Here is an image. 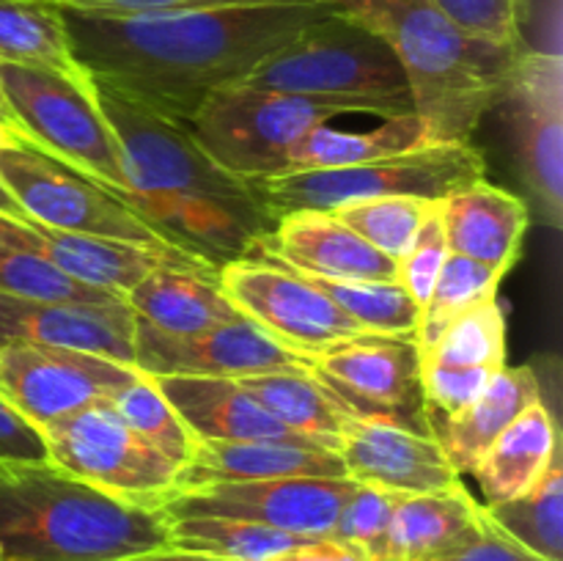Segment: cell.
Instances as JSON below:
<instances>
[{
  "instance_id": "cell-1",
  "label": "cell",
  "mask_w": 563,
  "mask_h": 561,
  "mask_svg": "<svg viewBox=\"0 0 563 561\" xmlns=\"http://www.w3.org/2000/svg\"><path fill=\"white\" fill-rule=\"evenodd\" d=\"M330 11L328 0H245L146 14L60 9V16L88 80L187 124L209 94L245 80Z\"/></svg>"
},
{
  "instance_id": "cell-2",
  "label": "cell",
  "mask_w": 563,
  "mask_h": 561,
  "mask_svg": "<svg viewBox=\"0 0 563 561\" xmlns=\"http://www.w3.org/2000/svg\"><path fill=\"white\" fill-rule=\"evenodd\" d=\"M91 91L119 141L124 193L115 198L165 245L218 273L273 231V218L253 187L209 160L185 124L97 82Z\"/></svg>"
},
{
  "instance_id": "cell-3",
  "label": "cell",
  "mask_w": 563,
  "mask_h": 561,
  "mask_svg": "<svg viewBox=\"0 0 563 561\" xmlns=\"http://www.w3.org/2000/svg\"><path fill=\"white\" fill-rule=\"evenodd\" d=\"M377 33L401 64L427 143L471 141L520 47L456 25L434 0H328Z\"/></svg>"
},
{
  "instance_id": "cell-4",
  "label": "cell",
  "mask_w": 563,
  "mask_h": 561,
  "mask_svg": "<svg viewBox=\"0 0 563 561\" xmlns=\"http://www.w3.org/2000/svg\"><path fill=\"white\" fill-rule=\"evenodd\" d=\"M168 517L60 471L0 465L3 561H121L168 548Z\"/></svg>"
},
{
  "instance_id": "cell-5",
  "label": "cell",
  "mask_w": 563,
  "mask_h": 561,
  "mask_svg": "<svg viewBox=\"0 0 563 561\" xmlns=\"http://www.w3.org/2000/svg\"><path fill=\"white\" fill-rule=\"evenodd\" d=\"M242 82L269 91L346 102L357 113H412L410 86L394 50L363 22L333 9L269 55Z\"/></svg>"
},
{
  "instance_id": "cell-6",
  "label": "cell",
  "mask_w": 563,
  "mask_h": 561,
  "mask_svg": "<svg viewBox=\"0 0 563 561\" xmlns=\"http://www.w3.org/2000/svg\"><path fill=\"white\" fill-rule=\"evenodd\" d=\"M350 113L357 110L335 99L231 82L198 105L185 130L209 160L251 185L289 170L291 148L313 127Z\"/></svg>"
},
{
  "instance_id": "cell-7",
  "label": "cell",
  "mask_w": 563,
  "mask_h": 561,
  "mask_svg": "<svg viewBox=\"0 0 563 561\" xmlns=\"http://www.w3.org/2000/svg\"><path fill=\"white\" fill-rule=\"evenodd\" d=\"M484 154L465 143H429L394 157L374 160L346 168L284 170L267 179L251 182L253 193L275 220L297 209L333 212L341 204L379 196H412L443 201L460 187L484 179Z\"/></svg>"
},
{
  "instance_id": "cell-8",
  "label": "cell",
  "mask_w": 563,
  "mask_h": 561,
  "mask_svg": "<svg viewBox=\"0 0 563 561\" xmlns=\"http://www.w3.org/2000/svg\"><path fill=\"white\" fill-rule=\"evenodd\" d=\"M0 91L27 143L91 176L113 196L124 193L119 141L93 99L91 82L0 61Z\"/></svg>"
},
{
  "instance_id": "cell-9",
  "label": "cell",
  "mask_w": 563,
  "mask_h": 561,
  "mask_svg": "<svg viewBox=\"0 0 563 561\" xmlns=\"http://www.w3.org/2000/svg\"><path fill=\"white\" fill-rule=\"evenodd\" d=\"M42 435L53 465L121 501L159 509L179 490L181 465L132 432L110 402L80 407Z\"/></svg>"
},
{
  "instance_id": "cell-10",
  "label": "cell",
  "mask_w": 563,
  "mask_h": 561,
  "mask_svg": "<svg viewBox=\"0 0 563 561\" xmlns=\"http://www.w3.org/2000/svg\"><path fill=\"white\" fill-rule=\"evenodd\" d=\"M493 108L506 127L520 179L548 226H563V61L528 50L511 61Z\"/></svg>"
},
{
  "instance_id": "cell-11",
  "label": "cell",
  "mask_w": 563,
  "mask_h": 561,
  "mask_svg": "<svg viewBox=\"0 0 563 561\" xmlns=\"http://www.w3.org/2000/svg\"><path fill=\"white\" fill-rule=\"evenodd\" d=\"M214 275L242 317L306 363L341 341L366 333L295 267L258 251L231 258Z\"/></svg>"
},
{
  "instance_id": "cell-12",
  "label": "cell",
  "mask_w": 563,
  "mask_h": 561,
  "mask_svg": "<svg viewBox=\"0 0 563 561\" xmlns=\"http://www.w3.org/2000/svg\"><path fill=\"white\" fill-rule=\"evenodd\" d=\"M0 182L31 223L71 234L170 248L99 182L69 168L33 143L0 148Z\"/></svg>"
},
{
  "instance_id": "cell-13",
  "label": "cell",
  "mask_w": 563,
  "mask_h": 561,
  "mask_svg": "<svg viewBox=\"0 0 563 561\" xmlns=\"http://www.w3.org/2000/svg\"><path fill=\"white\" fill-rule=\"evenodd\" d=\"M319 383L361 418L432 435L421 385V352L412 336L361 333L308 361Z\"/></svg>"
},
{
  "instance_id": "cell-14",
  "label": "cell",
  "mask_w": 563,
  "mask_h": 561,
  "mask_svg": "<svg viewBox=\"0 0 563 561\" xmlns=\"http://www.w3.org/2000/svg\"><path fill=\"white\" fill-rule=\"evenodd\" d=\"M352 479H262L214 482L179 490L159 509L165 517H236L306 539L333 534L341 509L355 493Z\"/></svg>"
},
{
  "instance_id": "cell-15",
  "label": "cell",
  "mask_w": 563,
  "mask_h": 561,
  "mask_svg": "<svg viewBox=\"0 0 563 561\" xmlns=\"http://www.w3.org/2000/svg\"><path fill=\"white\" fill-rule=\"evenodd\" d=\"M137 366L69 350V346L14 344L0 346V394L33 424L44 429L130 383Z\"/></svg>"
},
{
  "instance_id": "cell-16",
  "label": "cell",
  "mask_w": 563,
  "mask_h": 561,
  "mask_svg": "<svg viewBox=\"0 0 563 561\" xmlns=\"http://www.w3.org/2000/svg\"><path fill=\"white\" fill-rule=\"evenodd\" d=\"M135 366L143 374L242 380L251 374L308 366L300 355L264 333L251 319L220 324L201 333L174 336L135 317Z\"/></svg>"
},
{
  "instance_id": "cell-17",
  "label": "cell",
  "mask_w": 563,
  "mask_h": 561,
  "mask_svg": "<svg viewBox=\"0 0 563 561\" xmlns=\"http://www.w3.org/2000/svg\"><path fill=\"white\" fill-rule=\"evenodd\" d=\"M506 366V317L498 297L456 319L421 352V385L429 418L456 416L484 394Z\"/></svg>"
},
{
  "instance_id": "cell-18",
  "label": "cell",
  "mask_w": 563,
  "mask_h": 561,
  "mask_svg": "<svg viewBox=\"0 0 563 561\" xmlns=\"http://www.w3.org/2000/svg\"><path fill=\"white\" fill-rule=\"evenodd\" d=\"M339 457L352 482L396 495H421L454 487L460 473L434 435L412 432L379 418H346Z\"/></svg>"
},
{
  "instance_id": "cell-19",
  "label": "cell",
  "mask_w": 563,
  "mask_h": 561,
  "mask_svg": "<svg viewBox=\"0 0 563 561\" xmlns=\"http://www.w3.org/2000/svg\"><path fill=\"white\" fill-rule=\"evenodd\" d=\"M14 341L69 346L135 366V314L126 300L113 306H80L0 292V346Z\"/></svg>"
},
{
  "instance_id": "cell-20",
  "label": "cell",
  "mask_w": 563,
  "mask_h": 561,
  "mask_svg": "<svg viewBox=\"0 0 563 561\" xmlns=\"http://www.w3.org/2000/svg\"><path fill=\"white\" fill-rule=\"evenodd\" d=\"M11 234L47 258L53 267L69 275L71 280L91 286V289L108 292V295L126 297L137 280L146 278L157 267H192V270H214L203 267L196 258L174 251V248H154L141 245V242L110 240V237L91 234H71V231L47 229L38 223H25V220H11Z\"/></svg>"
},
{
  "instance_id": "cell-21",
  "label": "cell",
  "mask_w": 563,
  "mask_h": 561,
  "mask_svg": "<svg viewBox=\"0 0 563 561\" xmlns=\"http://www.w3.org/2000/svg\"><path fill=\"white\" fill-rule=\"evenodd\" d=\"M253 251L273 256L306 275L333 280H396L399 264L368 245L333 212L297 209L280 215L273 231L253 245Z\"/></svg>"
},
{
  "instance_id": "cell-22",
  "label": "cell",
  "mask_w": 563,
  "mask_h": 561,
  "mask_svg": "<svg viewBox=\"0 0 563 561\" xmlns=\"http://www.w3.org/2000/svg\"><path fill=\"white\" fill-rule=\"evenodd\" d=\"M300 476L344 479L346 471L339 451L324 446L286 443V440H196L192 457L179 473V490L214 482Z\"/></svg>"
},
{
  "instance_id": "cell-23",
  "label": "cell",
  "mask_w": 563,
  "mask_h": 561,
  "mask_svg": "<svg viewBox=\"0 0 563 561\" xmlns=\"http://www.w3.org/2000/svg\"><path fill=\"white\" fill-rule=\"evenodd\" d=\"M440 218L451 253L476 258L506 278L522 253L531 209L526 198L478 179L443 198Z\"/></svg>"
},
{
  "instance_id": "cell-24",
  "label": "cell",
  "mask_w": 563,
  "mask_h": 561,
  "mask_svg": "<svg viewBox=\"0 0 563 561\" xmlns=\"http://www.w3.org/2000/svg\"><path fill=\"white\" fill-rule=\"evenodd\" d=\"M484 504L462 482L438 493L399 495L383 561H445L484 531Z\"/></svg>"
},
{
  "instance_id": "cell-25",
  "label": "cell",
  "mask_w": 563,
  "mask_h": 561,
  "mask_svg": "<svg viewBox=\"0 0 563 561\" xmlns=\"http://www.w3.org/2000/svg\"><path fill=\"white\" fill-rule=\"evenodd\" d=\"M152 377V374H148ZM157 388L198 440H286L311 443L280 427L236 380L163 374ZM319 446V443H313Z\"/></svg>"
},
{
  "instance_id": "cell-26",
  "label": "cell",
  "mask_w": 563,
  "mask_h": 561,
  "mask_svg": "<svg viewBox=\"0 0 563 561\" xmlns=\"http://www.w3.org/2000/svg\"><path fill=\"white\" fill-rule=\"evenodd\" d=\"M137 319L163 333L187 336L247 319L218 286V275L192 267H157L124 297Z\"/></svg>"
},
{
  "instance_id": "cell-27",
  "label": "cell",
  "mask_w": 563,
  "mask_h": 561,
  "mask_svg": "<svg viewBox=\"0 0 563 561\" xmlns=\"http://www.w3.org/2000/svg\"><path fill=\"white\" fill-rule=\"evenodd\" d=\"M542 383L531 366H504L467 410L429 418L432 435L443 446L454 471L471 473L500 432L531 405L542 402Z\"/></svg>"
},
{
  "instance_id": "cell-28",
  "label": "cell",
  "mask_w": 563,
  "mask_h": 561,
  "mask_svg": "<svg viewBox=\"0 0 563 561\" xmlns=\"http://www.w3.org/2000/svg\"><path fill=\"white\" fill-rule=\"evenodd\" d=\"M559 451V427L542 399L515 418L471 471L487 501L484 506L504 504L531 490Z\"/></svg>"
},
{
  "instance_id": "cell-29",
  "label": "cell",
  "mask_w": 563,
  "mask_h": 561,
  "mask_svg": "<svg viewBox=\"0 0 563 561\" xmlns=\"http://www.w3.org/2000/svg\"><path fill=\"white\" fill-rule=\"evenodd\" d=\"M275 421L289 432L339 451L341 429L350 410L319 383L308 366L284 369V372L251 374L236 380Z\"/></svg>"
},
{
  "instance_id": "cell-30",
  "label": "cell",
  "mask_w": 563,
  "mask_h": 561,
  "mask_svg": "<svg viewBox=\"0 0 563 561\" xmlns=\"http://www.w3.org/2000/svg\"><path fill=\"white\" fill-rule=\"evenodd\" d=\"M421 146L429 143L416 113L390 116L368 132L333 130L330 124H319L291 148L289 170L346 168V165L374 163Z\"/></svg>"
},
{
  "instance_id": "cell-31",
  "label": "cell",
  "mask_w": 563,
  "mask_h": 561,
  "mask_svg": "<svg viewBox=\"0 0 563 561\" xmlns=\"http://www.w3.org/2000/svg\"><path fill=\"white\" fill-rule=\"evenodd\" d=\"M0 61L88 80L71 55L60 9L47 0H0Z\"/></svg>"
},
{
  "instance_id": "cell-32",
  "label": "cell",
  "mask_w": 563,
  "mask_h": 561,
  "mask_svg": "<svg viewBox=\"0 0 563 561\" xmlns=\"http://www.w3.org/2000/svg\"><path fill=\"white\" fill-rule=\"evenodd\" d=\"M489 520L544 561H563V465L561 451L531 490L504 504L484 506Z\"/></svg>"
},
{
  "instance_id": "cell-33",
  "label": "cell",
  "mask_w": 563,
  "mask_h": 561,
  "mask_svg": "<svg viewBox=\"0 0 563 561\" xmlns=\"http://www.w3.org/2000/svg\"><path fill=\"white\" fill-rule=\"evenodd\" d=\"M170 548L196 550V553L220 556L229 561H269L297 544L308 542L306 537L275 531L236 517H168Z\"/></svg>"
},
{
  "instance_id": "cell-34",
  "label": "cell",
  "mask_w": 563,
  "mask_h": 561,
  "mask_svg": "<svg viewBox=\"0 0 563 561\" xmlns=\"http://www.w3.org/2000/svg\"><path fill=\"white\" fill-rule=\"evenodd\" d=\"M11 220L0 215V292L27 300L49 302H80V306H113L124 302V297L91 289V286L71 280L58 267L33 253L11 234Z\"/></svg>"
},
{
  "instance_id": "cell-35",
  "label": "cell",
  "mask_w": 563,
  "mask_h": 561,
  "mask_svg": "<svg viewBox=\"0 0 563 561\" xmlns=\"http://www.w3.org/2000/svg\"><path fill=\"white\" fill-rule=\"evenodd\" d=\"M300 273V270H297ZM308 284L330 297L357 328L379 336L418 333L421 308L416 306L399 280H333L300 273Z\"/></svg>"
},
{
  "instance_id": "cell-36",
  "label": "cell",
  "mask_w": 563,
  "mask_h": 561,
  "mask_svg": "<svg viewBox=\"0 0 563 561\" xmlns=\"http://www.w3.org/2000/svg\"><path fill=\"white\" fill-rule=\"evenodd\" d=\"M500 280H504V275L495 273L487 264L460 256V253H449L438 275V284H434L427 306L421 308L416 333L418 352L429 350L440 339V333L456 319L471 314L473 308L484 306V302L495 300Z\"/></svg>"
},
{
  "instance_id": "cell-37",
  "label": "cell",
  "mask_w": 563,
  "mask_h": 561,
  "mask_svg": "<svg viewBox=\"0 0 563 561\" xmlns=\"http://www.w3.org/2000/svg\"><path fill=\"white\" fill-rule=\"evenodd\" d=\"M110 405L124 418L126 427L135 435H141L146 443H152L159 454L174 460L176 465H187L198 438L176 416V410L165 399L163 391L157 388L154 377H148V374L137 369L135 377L110 396Z\"/></svg>"
},
{
  "instance_id": "cell-38",
  "label": "cell",
  "mask_w": 563,
  "mask_h": 561,
  "mask_svg": "<svg viewBox=\"0 0 563 561\" xmlns=\"http://www.w3.org/2000/svg\"><path fill=\"white\" fill-rule=\"evenodd\" d=\"M434 204L438 201L412 196H379L341 204L339 209H333V215L341 223L350 226L357 237H363L368 245L399 262L416 242Z\"/></svg>"
},
{
  "instance_id": "cell-39",
  "label": "cell",
  "mask_w": 563,
  "mask_h": 561,
  "mask_svg": "<svg viewBox=\"0 0 563 561\" xmlns=\"http://www.w3.org/2000/svg\"><path fill=\"white\" fill-rule=\"evenodd\" d=\"M396 498H399L396 493L357 484L355 493L350 495V501L341 509L330 537L341 539L346 544H355L363 553L372 556L374 561H383Z\"/></svg>"
},
{
  "instance_id": "cell-40",
  "label": "cell",
  "mask_w": 563,
  "mask_h": 561,
  "mask_svg": "<svg viewBox=\"0 0 563 561\" xmlns=\"http://www.w3.org/2000/svg\"><path fill=\"white\" fill-rule=\"evenodd\" d=\"M467 33L504 47H522L531 0H434Z\"/></svg>"
},
{
  "instance_id": "cell-41",
  "label": "cell",
  "mask_w": 563,
  "mask_h": 561,
  "mask_svg": "<svg viewBox=\"0 0 563 561\" xmlns=\"http://www.w3.org/2000/svg\"><path fill=\"white\" fill-rule=\"evenodd\" d=\"M449 242H445V229L443 218H440V201L434 204L432 215L427 218V223L418 231L416 242L410 245V251L399 258V284L405 286L407 295L416 300L418 308L427 306L429 295H432L434 284H438V275L443 270L445 256H449Z\"/></svg>"
},
{
  "instance_id": "cell-42",
  "label": "cell",
  "mask_w": 563,
  "mask_h": 561,
  "mask_svg": "<svg viewBox=\"0 0 563 561\" xmlns=\"http://www.w3.org/2000/svg\"><path fill=\"white\" fill-rule=\"evenodd\" d=\"M49 462L47 440L3 394H0V465H42Z\"/></svg>"
},
{
  "instance_id": "cell-43",
  "label": "cell",
  "mask_w": 563,
  "mask_h": 561,
  "mask_svg": "<svg viewBox=\"0 0 563 561\" xmlns=\"http://www.w3.org/2000/svg\"><path fill=\"white\" fill-rule=\"evenodd\" d=\"M58 9L97 11V14H146V11L196 9V6L245 3V0H47Z\"/></svg>"
},
{
  "instance_id": "cell-44",
  "label": "cell",
  "mask_w": 563,
  "mask_h": 561,
  "mask_svg": "<svg viewBox=\"0 0 563 561\" xmlns=\"http://www.w3.org/2000/svg\"><path fill=\"white\" fill-rule=\"evenodd\" d=\"M484 515H487V512H484ZM445 561H544V559H539L537 553H531V550L522 548L520 542H515L509 534L500 531V528L487 517L482 537Z\"/></svg>"
},
{
  "instance_id": "cell-45",
  "label": "cell",
  "mask_w": 563,
  "mask_h": 561,
  "mask_svg": "<svg viewBox=\"0 0 563 561\" xmlns=\"http://www.w3.org/2000/svg\"><path fill=\"white\" fill-rule=\"evenodd\" d=\"M269 561H374L372 556L363 553L355 544H346L341 539L322 537L308 539V542L297 544V548L286 550V553L275 556Z\"/></svg>"
},
{
  "instance_id": "cell-46",
  "label": "cell",
  "mask_w": 563,
  "mask_h": 561,
  "mask_svg": "<svg viewBox=\"0 0 563 561\" xmlns=\"http://www.w3.org/2000/svg\"><path fill=\"white\" fill-rule=\"evenodd\" d=\"M121 561H229L220 559V556H209V553H196V550H181V548H157L148 550V553H137V556H126Z\"/></svg>"
},
{
  "instance_id": "cell-47",
  "label": "cell",
  "mask_w": 563,
  "mask_h": 561,
  "mask_svg": "<svg viewBox=\"0 0 563 561\" xmlns=\"http://www.w3.org/2000/svg\"><path fill=\"white\" fill-rule=\"evenodd\" d=\"M0 215H5V218L25 220V223H31V220L25 218V212H22V209H20V204L14 201V196H11V193L3 187V182H0Z\"/></svg>"
},
{
  "instance_id": "cell-48",
  "label": "cell",
  "mask_w": 563,
  "mask_h": 561,
  "mask_svg": "<svg viewBox=\"0 0 563 561\" xmlns=\"http://www.w3.org/2000/svg\"><path fill=\"white\" fill-rule=\"evenodd\" d=\"M0 127H5V130H9V132H14L16 138H22V141L27 143L25 132H22V130H20V124H16V116H14V110L9 108V102H5L3 91H0Z\"/></svg>"
},
{
  "instance_id": "cell-49",
  "label": "cell",
  "mask_w": 563,
  "mask_h": 561,
  "mask_svg": "<svg viewBox=\"0 0 563 561\" xmlns=\"http://www.w3.org/2000/svg\"><path fill=\"white\" fill-rule=\"evenodd\" d=\"M14 143H25V141H22V138H16L14 132H9V130H5V127H0V148H5V146H14Z\"/></svg>"
},
{
  "instance_id": "cell-50",
  "label": "cell",
  "mask_w": 563,
  "mask_h": 561,
  "mask_svg": "<svg viewBox=\"0 0 563 561\" xmlns=\"http://www.w3.org/2000/svg\"><path fill=\"white\" fill-rule=\"evenodd\" d=\"M0 561H3V548H0Z\"/></svg>"
}]
</instances>
